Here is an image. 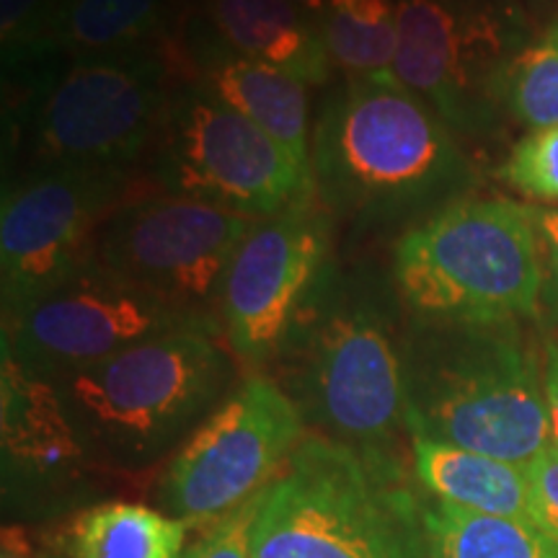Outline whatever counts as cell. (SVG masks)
Instances as JSON below:
<instances>
[{
    "label": "cell",
    "instance_id": "e0dca14e",
    "mask_svg": "<svg viewBox=\"0 0 558 558\" xmlns=\"http://www.w3.org/2000/svg\"><path fill=\"white\" fill-rule=\"evenodd\" d=\"M411 463L432 499L497 518L530 520L525 465L411 435Z\"/></svg>",
    "mask_w": 558,
    "mask_h": 558
},
{
    "label": "cell",
    "instance_id": "4316f807",
    "mask_svg": "<svg viewBox=\"0 0 558 558\" xmlns=\"http://www.w3.org/2000/svg\"><path fill=\"white\" fill-rule=\"evenodd\" d=\"M530 484V518L543 533L558 541V442L548 445L525 465Z\"/></svg>",
    "mask_w": 558,
    "mask_h": 558
},
{
    "label": "cell",
    "instance_id": "8fae6325",
    "mask_svg": "<svg viewBox=\"0 0 558 558\" xmlns=\"http://www.w3.org/2000/svg\"><path fill=\"white\" fill-rule=\"evenodd\" d=\"M303 429L305 418L282 386L248 375L171 458L160 505L186 525H215L279 476Z\"/></svg>",
    "mask_w": 558,
    "mask_h": 558
},
{
    "label": "cell",
    "instance_id": "8992f818",
    "mask_svg": "<svg viewBox=\"0 0 558 558\" xmlns=\"http://www.w3.org/2000/svg\"><path fill=\"white\" fill-rule=\"evenodd\" d=\"M403 311L418 318H518L541 313L546 290L530 207L463 197L393 246L390 264Z\"/></svg>",
    "mask_w": 558,
    "mask_h": 558
},
{
    "label": "cell",
    "instance_id": "7c38bea8",
    "mask_svg": "<svg viewBox=\"0 0 558 558\" xmlns=\"http://www.w3.org/2000/svg\"><path fill=\"white\" fill-rule=\"evenodd\" d=\"M124 169H34L5 186L0 213L3 316L96 262V243L111 215L132 194Z\"/></svg>",
    "mask_w": 558,
    "mask_h": 558
},
{
    "label": "cell",
    "instance_id": "f546056e",
    "mask_svg": "<svg viewBox=\"0 0 558 558\" xmlns=\"http://www.w3.org/2000/svg\"><path fill=\"white\" fill-rule=\"evenodd\" d=\"M0 558H41L32 546V538L24 527L5 525L0 538Z\"/></svg>",
    "mask_w": 558,
    "mask_h": 558
},
{
    "label": "cell",
    "instance_id": "4dcf8cb0",
    "mask_svg": "<svg viewBox=\"0 0 558 558\" xmlns=\"http://www.w3.org/2000/svg\"><path fill=\"white\" fill-rule=\"evenodd\" d=\"M284 3L295 5L298 11H303L305 16H311L316 21H324L326 9H329V0H284Z\"/></svg>",
    "mask_w": 558,
    "mask_h": 558
},
{
    "label": "cell",
    "instance_id": "6da1fadb",
    "mask_svg": "<svg viewBox=\"0 0 558 558\" xmlns=\"http://www.w3.org/2000/svg\"><path fill=\"white\" fill-rule=\"evenodd\" d=\"M316 197L333 220L365 230L416 228L473 186L450 124L393 70L344 75L311 137Z\"/></svg>",
    "mask_w": 558,
    "mask_h": 558
},
{
    "label": "cell",
    "instance_id": "277c9868",
    "mask_svg": "<svg viewBox=\"0 0 558 558\" xmlns=\"http://www.w3.org/2000/svg\"><path fill=\"white\" fill-rule=\"evenodd\" d=\"M218 333L184 326L54 378L83 452L140 469L181 448L235 388Z\"/></svg>",
    "mask_w": 558,
    "mask_h": 558
},
{
    "label": "cell",
    "instance_id": "83f0119b",
    "mask_svg": "<svg viewBox=\"0 0 558 558\" xmlns=\"http://www.w3.org/2000/svg\"><path fill=\"white\" fill-rule=\"evenodd\" d=\"M530 220H533L535 233H538L543 262L548 264L550 271V279H546L550 288L543 290V305L548 308V318L554 329H558V209L530 207Z\"/></svg>",
    "mask_w": 558,
    "mask_h": 558
},
{
    "label": "cell",
    "instance_id": "9a60e30c",
    "mask_svg": "<svg viewBox=\"0 0 558 558\" xmlns=\"http://www.w3.org/2000/svg\"><path fill=\"white\" fill-rule=\"evenodd\" d=\"M215 39L230 52L284 70L305 86L331 78V54L320 21L284 0H205Z\"/></svg>",
    "mask_w": 558,
    "mask_h": 558
},
{
    "label": "cell",
    "instance_id": "3957f363",
    "mask_svg": "<svg viewBox=\"0 0 558 558\" xmlns=\"http://www.w3.org/2000/svg\"><path fill=\"white\" fill-rule=\"evenodd\" d=\"M409 435L527 465L554 442L543 362L518 318H418L403 326Z\"/></svg>",
    "mask_w": 558,
    "mask_h": 558
},
{
    "label": "cell",
    "instance_id": "30bf717a",
    "mask_svg": "<svg viewBox=\"0 0 558 558\" xmlns=\"http://www.w3.org/2000/svg\"><path fill=\"white\" fill-rule=\"evenodd\" d=\"M254 220L207 202L137 194L101 228L96 264L181 316L222 331V290Z\"/></svg>",
    "mask_w": 558,
    "mask_h": 558
},
{
    "label": "cell",
    "instance_id": "44dd1931",
    "mask_svg": "<svg viewBox=\"0 0 558 558\" xmlns=\"http://www.w3.org/2000/svg\"><path fill=\"white\" fill-rule=\"evenodd\" d=\"M184 520L145 505L107 501L88 507L70 527V558H179Z\"/></svg>",
    "mask_w": 558,
    "mask_h": 558
},
{
    "label": "cell",
    "instance_id": "ba28073f",
    "mask_svg": "<svg viewBox=\"0 0 558 558\" xmlns=\"http://www.w3.org/2000/svg\"><path fill=\"white\" fill-rule=\"evenodd\" d=\"M150 179L171 197L248 218L316 197L313 173L202 81L173 88L150 148Z\"/></svg>",
    "mask_w": 558,
    "mask_h": 558
},
{
    "label": "cell",
    "instance_id": "9c48e42d",
    "mask_svg": "<svg viewBox=\"0 0 558 558\" xmlns=\"http://www.w3.org/2000/svg\"><path fill=\"white\" fill-rule=\"evenodd\" d=\"M396 9L393 73L456 135L494 130L507 70L535 39L520 0H396Z\"/></svg>",
    "mask_w": 558,
    "mask_h": 558
},
{
    "label": "cell",
    "instance_id": "2e32d148",
    "mask_svg": "<svg viewBox=\"0 0 558 558\" xmlns=\"http://www.w3.org/2000/svg\"><path fill=\"white\" fill-rule=\"evenodd\" d=\"M199 78L222 101L277 140L311 171V117L308 86L267 62L241 58L226 47L207 41L194 47ZM313 173V171H311Z\"/></svg>",
    "mask_w": 558,
    "mask_h": 558
},
{
    "label": "cell",
    "instance_id": "484cf974",
    "mask_svg": "<svg viewBox=\"0 0 558 558\" xmlns=\"http://www.w3.org/2000/svg\"><path fill=\"white\" fill-rule=\"evenodd\" d=\"M256 512H259V497L209 525L197 543L181 550L179 558H254L251 538H254Z\"/></svg>",
    "mask_w": 558,
    "mask_h": 558
},
{
    "label": "cell",
    "instance_id": "f1b7e54d",
    "mask_svg": "<svg viewBox=\"0 0 558 558\" xmlns=\"http://www.w3.org/2000/svg\"><path fill=\"white\" fill-rule=\"evenodd\" d=\"M541 362H543V388H546L550 432H554V439L558 442V329H554V333L543 341Z\"/></svg>",
    "mask_w": 558,
    "mask_h": 558
},
{
    "label": "cell",
    "instance_id": "7a4b0ae2",
    "mask_svg": "<svg viewBox=\"0 0 558 558\" xmlns=\"http://www.w3.org/2000/svg\"><path fill=\"white\" fill-rule=\"evenodd\" d=\"M403 326L393 277L333 259L275 360L305 422L362 456L396 460L407 429Z\"/></svg>",
    "mask_w": 558,
    "mask_h": 558
},
{
    "label": "cell",
    "instance_id": "603a6c76",
    "mask_svg": "<svg viewBox=\"0 0 558 558\" xmlns=\"http://www.w3.org/2000/svg\"><path fill=\"white\" fill-rule=\"evenodd\" d=\"M501 107L527 132L558 124V24L530 41L507 70Z\"/></svg>",
    "mask_w": 558,
    "mask_h": 558
},
{
    "label": "cell",
    "instance_id": "4fadbf2b",
    "mask_svg": "<svg viewBox=\"0 0 558 558\" xmlns=\"http://www.w3.org/2000/svg\"><path fill=\"white\" fill-rule=\"evenodd\" d=\"M337 220L318 197L256 218L230 264L220 324L251 367L275 362L333 264Z\"/></svg>",
    "mask_w": 558,
    "mask_h": 558
},
{
    "label": "cell",
    "instance_id": "cb8c5ba5",
    "mask_svg": "<svg viewBox=\"0 0 558 558\" xmlns=\"http://www.w3.org/2000/svg\"><path fill=\"white\" fill-rule=\"evenodd\" d=\"M60 0H0V41L5 70L50 58L52 21Z\"/></svg>",
    "mask_w": 558,
    "mask_h": 558
},
{
    "label": "cell",
    "instance_id": "d6986e66",
    "mask_svg": "<svg viewBox=\"0 0 558 558\" xmlns=\"http://www.w3.org/2000/svg\"><path fill=\"white\" fill-rule=\"evenodd\" d=\"M427 558H558V541L530 520L497 518L432 499L422 505Z\"/></svg>",
    "mask_w": 558,
    "mask_h": 558
},
{
    "label": "cell",
    "instance_id": "5bb4252c",
    "mask_svg": "<svg viewBox=\"0 0 558 558\" xmlns=\"http://www.w3.org/2000/svg\"><path fill=\"white\" fill-rule=\"evenodd\" d=\"M184 326L205 324L181 316L94 262L3 316V354L39 378L54 380Z\"/></svg>",
    "mask_w": 558,
    "mask_h": 558
},
{
    "label": "cell",
    "instance_id": "ac0fdd59",
    "mask_svg": "<svg viewBox=\"0 0 558 558\" xmlns=\"http://www.w3.org/2000/svg\"><path fill=\"white\" fill-rule=\"evenodd\" d=\"M86 456L70 427L52 380L39 378L3 354V460L5 471L52 476Z\"/></svg>",
    "mask_w": 558,
    "mask_h": 558
},
{
    "label": "cell",
    "instance_id": "d4e9b609",
    "mask_svg": "<svg viewBox=\"0 0 558 558\" xmlns=\"http://www.w3.org/2000/svg\"><path fill=\"white\" fill-rule=\"evenodd\" d=\"M499 177L522 197L558 202V124L530 130L509 150Z\"/></svg>",
    "mask_w": 558,
    "mask_h": 558
},
{
    "label": "cell",
    "instance_id": "52a82bcc",
    "mask_svg": "<svg viewBox=\"0 0 558 558\" xmlns=\"http://www.w3.org/2000/svg\"><path fill=\"white\" fill-rule=\"evenodd\" d=\"M171 94L169 65L153 47L73 60L58 75L45 73L24 96L32 171H132L156 143Z\"/></svg>",
    "mask_w": 558,
    "mask_h": 558
},
{
    "label": "cell",
    "instance_id": "5b68a950",
    "mask_svg": "<svg viewBox=\"0 0 558 558\" xmlns=\"http://www.w3.org/2000/svg\"><path fill=\"white\" fill-rule=\"evenodd\" d=\"M251 556L427 558L422 507L401 486L399 460L303 437L259 494Z\"/></svg>",
    "mask_w": 558,
    "mask_h": 558
},
{
    "label": "cell",
    "instance_id": "ffe728a7",
    "mask_svg": "<svg viewBox=\"0 0 558 558\" xmlns=\"http://www.w3.org/2000/svg\"><path fill=\"white\" fill-rule=\"evenodd\" d=\"M166 0H60L52 50L73 60L111 58L150 47Z\"/></svg>",
    "mask_w": 558,
    "mask_h": 558
},
{
    "label": "cell",
    "instance_id": "7402d4cb",
    "mask_svg": "<svg viewBox=\"0 0 558 558\" xmlns=\"http://www.w3.org/2000/svg\"><path fill=\"white\" fill-rule=\"evenodd\" d=\"M320 29L331 62L344 70V75L393 70L399 54L396 0H329Z\"/></svg>",
    "mask_w": 558,
    "mask_h": 558
}]
</instances>
